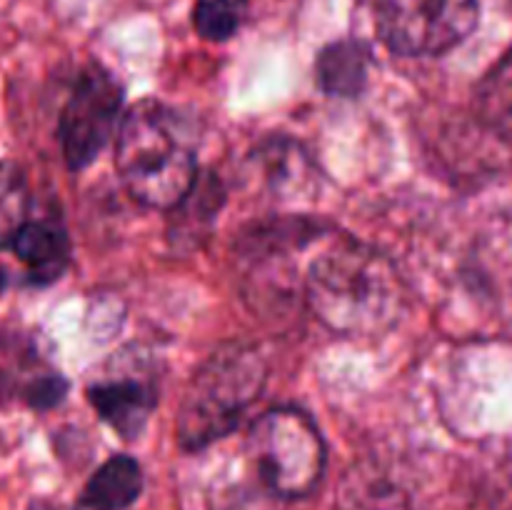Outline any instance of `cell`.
<instances>
[{"instance_id": "cell-9", "label": "cell", "mask_w": 512, "mask_h": 510, "mask_svg": "<svg viewBox=\"0 0 512 510\" xmlns=\"http://www.w3.org/2000/svg\"><path fill=\"white\" fill-rule=\"evenodd\" d=\"M10 245L38 283L58 278L70 260L68 233L55 220H28Z\"/></svg>"}, {"instance_id": "cell-8", "label": "cell", "mask_w": 512, "mask_h": 510, "mask_svg": "<svg viewBox=\"0 0 512 510\" xmlns=\"http://www.w3.org/2000/svg\"><path fill=\"white\" fill-rule=\"evenodd\" d=\"M225 193L220 180L213 173L195 175L188 193L173 205V220H170V243L178 250H193L208 238L210 225L215 223L223 205Z\"/></svg>"}, {"instance_id": "cell-15", "label": "cell", "mask_w": 512, "mask_h": 510, "mask_svg": "<svg viewBox=\"0 0 512 510\" xmlns=\"http://www.w3.org/2000/svg\"><path fill=\"white\" fill-rule=\"evenodd\" d=\"M65 388H68V385H65L63 378H58V375H45V378H38L35 383H30L25 398H28V403L33 405V408L45 410L53 408V405H58L60 400H63Z\"/></svg>"}, {"instance_id": "cell-2", "label": "cell", "mask_w": 512, "mask_h": 510, "mask_svg": "<svg viewBox=\"0 0 512 510\" xmlns=\"http://www.w3.org/2000/svg\"><path fill=\"white\" fill-rule=\"evenodd\" d=\"M115 165L138 203L170 210L198 175L195 138L173 108L158 100H140L118 128Z\"/></svg>"}, {"instance_id": "cell-11", "label": "cell", "mask_w": 512, "mask_h": 510, "mask_svg": "<svg viewBox=\"0 0 512 510\" xmlns=\"http://www.w3.org/2000/svg\"><path fill=\"white\" fill-rule=\"evenodd\" d=\"M143 490L140 465L128 455H115L95 470L83 493V503L95 510H125Z\"/></svg>"}, {"instance_id": "cell-6", "label": "cell", "mask_w": 512, "mask_h": 510, "mask_svg": "<svg viewBox=\"0 0 512 510\" xmlns=\"http://www.w3.org/2000/svg\"><path fill=\"white\" fill-rule=\"evenodd\" d=\"M120 105L123 88L108 70L90 65L78 75L60 118V140L68 168L80 170L98 158L113 135Z\"/></svg>"}, {"instance_id": "cell-10", "label": "cell", "mask_w": 512, "mask_h": 510, "mask_svg": "<svg viewBox=\"0 0 512 510\" xmlns=\"http://www.w3.org/2000/svg\"><path fill=\"white\" fill-rule=\"evenodd\" d=\"M370 63L373 58H370L368 45L358 43V40H338L318 55L315 73H318L320 88L328 95L355 98L363 93L365 83H368Z\"/></svg>"}, {"instance_id": "cell-3", "label": "cell", "mask_w": 512, "mask_h": 510, "mask_svg": "<svg viewBox=\"0 0 512 510\" xmlns=\"http://www.w3.org/2000/svg\"><path fill=\"white\" fill-rule=\"evenodd\" d=\"M268 368L258 350L228 343L198 368L178 413V440L200 450L233 433L263 393Z\"/></svg>"}, {"instance_id": "cell-17", "label": "cell", "mask_w": 512, "mask_h": 510, "mask_svg": "<svg viewBox=\"0 0 512 510\" xmlns=\"http://www.w3.org/2000/svg\"><path fill=\"white\" fill-rule=\"evenodd\" d=\"M3 390H5V378H3V373H0V395H3Z\"/></svg>"}, {"instance_id": "cell-4", "label": "cell", "mask_w": 512, "mask_h": 510, "mask_svg": "<svg viewBox=\"0 0 512 510\" xmlns=\"http://www.w3.org/2000/svg\"><path fill=\"white\" fill-rule=\"evenodd\" d=\"M248 448L273 493L303 498L325 468V445L313 420L298 408H275L255 420Z\"/></svg>"}, {"instance_id": "cell-5", "label": "cell", "mask_w": 512, "mask_h": 510, "mask_svg": "<svg viewBox=\"0 0 512 510\" xmlns=\"http://www.w3.org/2000/svg\"><path fill=\"white\" fill-rule=\"evenodd\" d=\"M478 0H378V35L393 53L428 58L453 50L473 35Z\"/></svg>"}, {"instance_id": "cell-12", "label": "cell", "mask_w": 512, "mask_h": 510, "mask_svg": "<svg viewBox=\"0 0 512 510\" xmlns=\"http://www.w3.org/2000/svg\"><path fill=\"white\" fill-rule=\"evenodd\" d=\"M475 113L490 133L512 140V50L480 80L475 90Z\"/></svg>"}, {"instance_id": "cell-1", "label": "cell", "mask_w": 512, "mask_h": 510, "mask_svg": "<svg viewBox=\"0 0 512 510\" xmlns=\"http://www.w3.org/2000/svg\"><path fill=\"white\" fill-rule=\"evenodd\" d=\"M305 298L330 333L368 338L398 320L405 295L385 255L358 240H340L310 263Z\"/></svg>"}, {"instance_id": "cell-7", "label": "cell", "mask_w": 512, "mask_h": 510, "mask_svg": "<svg viewBox=\"0 0 512 510\" xmlns=\"http://www.w3.org/2000/svg\"><path fill=\"white\" fill-rule=\"evenodd\" d=\"M88 400L110 428L118 430L123 438H135L148 423L158 398L150 383L125 375L90 385Z\"/></svg>"}, {"instance_id": "cell-16", "label": "cell", "mask_w": 512, "mask_h": 510, "mask_svg": "<svg viewBox=\"0 0 512 510\" xmlns=\"http://www.w3.org/2000/svg\"><path fill=\"white\" fill-rule=\"evenodd\" d=\"M5 285H8V275H5V270H3V268H0V295H3Z\"/></svg>"}, {"instance_id": "cell-13", "label": "cell", "mask_w": 512, "mask_h": 510, "mask_svg": "<svg viewBox=\"0 0 512 510\" xmlns=\"http://www.w3.org/2000/svg\"><path fill=\"white\" fill-rule=\"evenodd\" d=\"M28 183L18 165L0 163V248L13 243L18 230L28 223Z\"/></svg>"}, {"instance_id": "cell-14", "label": "cell", "mask_w": 512, "mask_h": 510, "mask_svg": "<svg viewBox=\"0 0 512 510\" xmlns=\"http://www.w3.org/2000/svg\"><path fill=\"white\" fill-rule=\"evenodd\" d=\"M248 0H198L193 10V25L205 40L223 43L233 38L248 18Z\"/></svg>"}]
</instances>
